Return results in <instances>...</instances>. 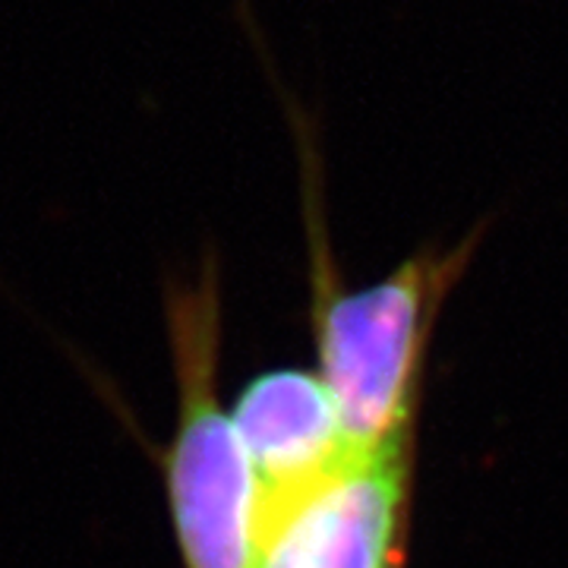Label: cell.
<instances>
[{"mask_svg": "<svg viewBox=\"0 0 568 568\" xmlns=\"http://www.w3.org/2000/svg\"><path fill=\"white\" fill-rule=\"evenodd\" d=\"M178 426L168 448V499L186 568H253L256 477L219 402V268L168 291Z\"/></svg>", "mask_w": 568, "mask_h": 568, "instance_id": "1", "label": "cell"}, {"mask_svg": "<svg viewBox=\"0 0 568 568\" xmlns=\"http://www.w3.org/2000/svg\"><path fill=\"white\" fill-rule=\"evenodd\" d=\"M470 244L448 256L420 253L386 282L323 294L316 313L320 379L328 388L351 452L407 443L426 323L439 291L462 272Z\"/></svg>", "mask_w": 568, "mask_h": 568, "instance_id": "2", "label": "cell"}, {"mask_svg": "<svg viewBox=\"0 0 568 568\" xmlns=\"http://www.w3.org/2000/svg\"><path fill=\"white\" fill-rule=\"evenodd\" d=\"M407 443L351 452L316 484L256 511L253 568H398Z\"/></svg>", "mask_w": 568, "mask_h": 568, "instance_id": "3", "label": "cell"}, {"mask_svg": "<svg viewBox=\"0 0 568 568\" xmlns=\"http://www.w3.org/2000/svg\"><path fill=\"white\" fill-rule=\"evenodd\" d=\"M231 420L256 477V511L316 484L351 455L328 388L304 369L256 376Z\"/></svg>", "mask_w": 568, "mask_h": 568, "instance_id": "4", "label": "cell"}]
</instances>
